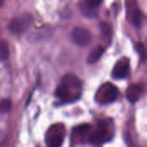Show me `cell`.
Here are the masks:
<instances>
[{
	"label": "cell",
	"instance_id": "cell-1",
	"mask_svg": "<svg viewBox=\"0 0 147 147\" xmlns=\"http://www.w3.org/2000/svg\"><path fill=\"white\" fill-rule=\"evenodd\" d=\"M81 89L80 80L74 75H65L62 84L56 90V96L63 101H73L79 97Z\"/></svg>",
	"mask_w": 147,
	"mask_h": 147
},
{
	"label": "cell",
	"instance_id": "cell-2",
	"mask_svg": "<svg viewBox=\"0 0 147 147\" xmlns=\"http://www.w3.org/2000/svg\"><path fill=\"white\" fill-rule=\"evenodd\" d=\"M33 22L34 18L31 14H22L10 21L9 24V30L16 35H21L28 30L33 24Z\"/></svg>",
	"mask_w": 147,
	"mask_h": 147
},
{
	"label": "cell",
	"instance_id": "cell-3",
	"mask_svg": "<svg viewBox=\"0 0 147 147\" xmlns=\"http://www.w3.org/2000/svg\"><path fill=\"white\" fill-rule=\"evenodd\" d=\"M119 95L118 89L110 83L102 84L97 90L96 95V100L102 104H108L114 102Z\"/></svg>",
	"mask_w": 147,
	"mask_h": 147
},
{
	"label": "cell",
	"instance_id": "cell-4",
	"mask_svg": "<svg viewBox=\"0 0 147 147\" xmlns=\"http://www.w3.org/2000/svg\"><path fill=\"white\" fill-rule=\"evenodd\" d=\"M65 129L62 125L52 126L46 134V143L48 147H60L64 142Z\"/></svg>",
	"mask_w": 147,
	"mask_h": 147
},
{
	"label": "cell",
	"instance_id": "cell-5",
	"mask_svg": "<svg viewBox=\"0 0 147 147\" xmlns=\"http://www.w3.org/2000/svg\"><path fill=\"white\" fill-rule=\"evenodd\" d=\"M102 1L99 0H84L79 3V8L84 16L88 17H96L97 16V9Z\"/></svg>",
	"mask_w": 147,
	"mask_h": 147
},
{
	"label": "cell",
	"instance_id": "cell-6",
	"mask_svg": "<svg viewBox=\"0 0 147 147\" xmlns=\"http://www.w3.org/2000/svg\"><path fill=\"white\" fill-rule=\"evenodd\" d=\"M130 72V63L127 58H122L115 65L112 76L116 79H122L128 76Z\"/></svg>",
	"mask_w": 147,
	"mask_h": 147
},
{
	"label": "cell",
	"instance_id": "cell-7",
	"mask_svg": "<svg viewBox=\"0 0 147 147\" xmlns=\"http://www.w3.org/2000/svg\"><path fill=\"white\" fill-rule=\"evenodd\" d=\"M71 37L73 41L81 47L86 46L90 43L91 39V34L90 31L84 28H75L72 31Z\"/></svg>",
	"mask_w": 147,
	"mask_h": 147
},
{
	"label": "cell",
	"instance_id": "cell-8",
	"mask_svg": "<svg viewBox=\"0 0 147 147\" xmlns=\"http://www.w3.org/2000/svg\"><path fill=\"white\" fill-rule=\"evenodd\" d=\"M109 137V131L104 125H100L98 128L92 133L90 137V142L94 145H100L107 141Z\"/></svg>",
	"mask_w": 147,
	"mask_h": 147
},
{
	"label": "cell",
	"instance_id": "cell-9",
	"mask_svg": "<svg viewBox=\"0 0 147 147\" xmlns=\"http://www.w3.org/2000/svg\"><path fill=\"white\" fill-rule=\"evenodd\" d=\"M144 88L141 84H132L130 85L126 92V96L127 100L132 102L134 103L136 102L141 96L142 93H143Z\"/></svg>",
	"mask_w": 147,
	"mask_h": 147
},
{
	"label": "cell",
	"instance_id": "cell-10",
	"mask_svg": "<svg viewBox=\"0 0 147 147\" xmlns=\"http://www.w3.org/2000/svg\"><path fill=\"white\" fill-rule=\"evenodd\" d=\"M105 51V47L102 45L96 46L89 54L87 61L89 64H95L96 63L102 56L103 53Z\"/></svg>",
	"mask_w": 147,
	"mask_h": 147
},
{
	"label": "cell",
	"instance_id": "cell-11",
	"mask_svg": "<svg viewBox=\"0 0 147 147\" xmlns=\"http://www.w3.org/2000/svg\"><path fill=\"white\" fill-rule=\"evenodd\" d=\"M129 13V19L130 22L133 23V25L136 26V27H140L142 24V21H143V13L140 9H139L138 8L134 9L131 12Z\"/></svg>",
	"mask_w": 147,
	"mask_h": 147
},
{
	"label": "cell",
	"instance_id": "cell-12",
	"mask_svg": "<svg viewBox=\"0 0 147 147\" xmlns=\"http://www.w3.org/2000/svg\"><path fill=\"white\" fill-rule=\"evenodd\" d=\"M100 29H101V34L103 40L109 41L112 36L111 28L107 22H101L100 24Z\"/></svg>",
	"mask_w": 147,
	"mask_h": 147
},
{
	"label": "cell",
	"instance_id": "cell-13",
	"mask_svg": "<svg viewBox=\"0 0 147 147\" xmlns=\"http://www.w3.org/2000/svg\"><path fill=\"white\" fill-rule=\"evenodd\" d=\"M9 55V48L6 40H0V61L6 60Z\"/></svg>",
	"mask_w": 147,
	"mask_h": 147
},
{
	"label": "cell",
	"instance_id": "cell-14",
	"mask_svg": "<svg viewBox=\"0 0 147 147\" xmlns=\"http://www.w3.org/2000/svg\"><path fill=\"white\" fill-rule=\"evenodd\" d=\"M91 127L88 124H84V125H80L78 127H77L74 129V133L78 135V136H84L88 134V133L90 131Z\"/></svg>",
	"mask_w": 147,
	"mask_h": 147
},
{
	"label": "cell",
	"instance_id": "cell-15",
	"mask_svg": "<svg viewBox=\"0 0 147 147\" xmlns=\"http://www.w3.org/2000/svg\"><path fill=\"white\" fill-rule=\"evenodd\" d=\"M11 101L9 99H3L0 102V113H6L11 109Z\"/></svg>",
	"mask_w": 147,
	"mask_h": 147
},
{
	"label": "cell",
	"instance_id": "cell-16",
	"mask_svg": "<svg viewBox=\"0 0 147 147\" xmlns=\"http://www.w3.org/2000/svg\"><path fill=\"white\" fill-rule=\"evenodd\" d=\"M137 50L139 51V53H140L141 56L145 57V47H144V45L142 43H139L138 46H137Z\"/></svg>",
	"mask_w": 147,
	"mask_h": 147
},
{
	"label": "cell",
	"instance_id": "cell-17",
	"mask_svg": "<svg viewBox=\"0 0 147 147\" xmlns=\"http://www.w3.org/2000/svg\"><path fill=\"white\" fill-rule=\"evenodd\" d=\"M3 3V1H2V0H0V7H1V5Z\"/></svg>",
	"mask_w": 147,
	"mask_h": 147
}]
</instances>
